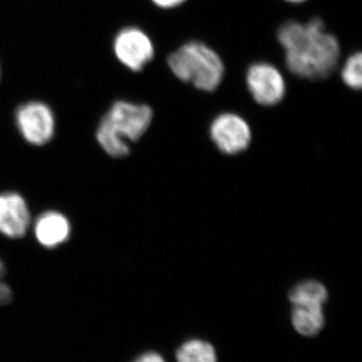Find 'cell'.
<instances>
[{"instance_id": "cell-7", "label": "cell", "mask_w": 362, "mask_h": 362, "mask_svg": "<svg viewBox=\"0 0 362 362\" xmlns=\"http://www.w3.org/2000/svg\"><path fill=\"white\" fill-rule=\"evenodd\" d=\"M16 124L26 141L30 144H47L54 132V118L47 105L30 102L16 112Z\"/></svg>"}, {"instance_id": "cell-5", "label": "cell", "mask_w": 362, "mask_h": 362, "mask_svg": "<svg viewBox=\"0 0 362 362\" xmlns=\"http://www.w3.org/2000/svg\"><path fill=\"white\" fill-rule=\"evenodd\" d=\"M209 134L220 151L230 156L245 151L252 140L249 123L233 112L216 116L209 127Z\"/></svg>"}, {"instance_id": "cell-12", "label": "cell", "mask_w": 362, "mask_h": 362, "mask_svg": "<svg viewBox=\"0 0 362 362\" xmlns=\"http://www.w3.org/2000/svg\"><path fill=\"white\" fill-rule=\"evenodd\" d=\"M176 359L177 362H218L213 345L201 339L183 343L176 352Z\"/></svg>"}, {"instance_id": "cell-13", "label": "cell", "mask_w": 362, "mask_h": 362, "mask_svg": "<svg viewBox=\"0 0 362 362\" xmlns=\"http://www.w3.org/2000/svg\"><path fill=\"white\" fill-rule=\"evenodd\" d=\"M343 84L349 89L361 90L362 88V54L361 52H352L345 59L340 70Z\"/></svg>"}, {"instance_id": "cell-6", "label": "cell", "mask_w": 362, "mask_h": 362, "mask_svg": "<svg viewBox=\"0 0 362 362\" xmlns=\"http://www.w3.org/2000/svg\"><path fill=\"white\" fill-rule=\"evenodd\" d=\"M114 49L119 61L134 71H142L156 54L151 39L137 28L121 30L116 37Z\"/></svg>"}, {"instance_id": "cell-8", "label": "cell", "mask_w": 362, "mask_h": 362, "mask_svg": "<svg viewBox=\"0 0 362 362\" xmlns=\"http://www.w3.org/2000/svg\"><path fill=\"white\" fill-rule=\"evenodd\" d=\"M30 223V211L21 195L0 194V233L11 239H21L26 235Z\"/></svg>"}, {"instance_id": "cell-14", "label": "cell", "mask_w": 362, "mask_h": 362, "mask_svg": "<svg viewBox=\"0 0 362 362\" xmlns=\"http://www.w3.org/2000/svg\"><path fill=\"white\" fill-rule=\"evenodd\" d=\"M4 274H6V268L0 259V306L8 304L13 300V292L11 288L4 282Z\"/></svg>"}, {"instance_id": "cell-17", "label": "cell", "mask_w": 362, "mask_h": 362, "mask_svg": "<svg viewBox=\"0 0 362 362\" xmlns=\"http://www.w3.org/2000/svg\"><path fill=\"white\" fill-rule=\"evenodd\" d=\"M284 1L290 4H302L304 2L308 1V0H284Z\"/></svg>"}, {"instance_id": "cell-3", "label": "cell", "mask_w": 362, "mask_h": 362, "mask_svg": "<svg viewBox=\"0 0 362 362\" xmlns=\"http://www.w3.org/2000/svg\"><path fill=\"white\" fill-rule=\"evenodd\" d=\"M152 119L153 111L148 105L117 102L98 127V142L113 158H122L130 153L128 141H138Z\"/></svg>"}, {"instance_id": "cell-15", "label": "cell", "mask_w": 362, "mask_h": 362, "mask_svg": "<svg viewBox=\"0 0 362 362\" xmlns=\"http://www.w3.org/2000/svg\"><path fill=\"white\" fill-rule=\"evenodd\" d=\"M154 4L162 9H175L182 6L187 0H151Z\"/></svg>"}, {"instance_id": "cell-1", "label": "cell", "mask_w": 362, "mask_h": 362, "mask_svg": "<svg viewBox=\"0 0 362 362\" xmlns=\"http://www.w3.org/2000/svg\"><path fill=\"white\" fill-rule=\"evenodd\" d=\"M277 40L284 51L288 71L297 78L322 81L339 65L341 47L319 18L288 21L278 28Z\"/></svg>"}, {"instance_id": "cell-16", "label": "cell", "mask_w": 362, "mask_h": 362, "mask_svg": "<svg viewBox=\"0 0 362 362\" xmlns=\"http://www.w3.org/2000/svg\"><path fill=\"white\" fill-rule=\"evenodd\" d=\"M133 362H165L163 357L156 352H146L138 356Z\"/></svg>"}, {"instance_id": "cell-10", "label": "cell", "mask_w": 362, "mask_h": 362, "mask_svg": "<svg viewBox=\"0 0 362 362\" xmlns=\"http://www.w3.org/2000/svg\"><path fill=\"white\" fill-rule=\"evenodd\" d=\"M324 322L322 305H294L292 323L300 334L314 337L322 330Z\"/></svg>"}, {"instance_id": "cell-2", "label": "cell", "mask_w": 362, "mask_h": 362, "mask_svg": "<svg viewBox=\"0 0 362 362\" xmlns=\"http://www.w3.org/2000/svg\"><path fill=\"white\" fill-rule=\"evenodd\" d=\"M168 65L177 80L202 92H214L225 78L226 65L220 54L199 40L178 47L169 54Z\"/></svg>"}, {"instance_id": "cell-11", "label": "cell", "mask_w": 362, "mask_h": 362, "mask_svg": "<svg viewBox=\"0 0 362 362\" xmlns=\"http://www.w3.org/2000/svg\"><path fill=\"white\" fill-rule=\"evenodd\" d=\"M327 298V289L317 281L300 283L293 288L289 295L293 305H323Z\"/></svg>"}, {"instance_id": "cell-4", "label": "cell", "mask_w": 362, "mask_h": 362, "mask_svg": "<svg viewBox=\"0 0 362 362\" xmlns=\"http://www.w3.org/2000/svg\"><path fill=\"white\" fill-rule=\"evenodd\" d=\"M245 82L252 100L261 106L280 104L287 92V83L282 71L269 62H256L247 66Z\"/></svg>"}, {"instance_id": "cell-9", "label": "cell", "mask_w": 362, "mask_h": 362, "mask_svg": "<svg viewBox=\"0 0 362 362\" xmlns=\"http://www.w3.org/2000/svg\"><path fill=\"white\" fill-rule=\"evenodd\" d=\"M35 233L42 246L54 249L64 244L70 237V223L63 214L47 211L35 221Z\"/></svg>"}]
</instances>
